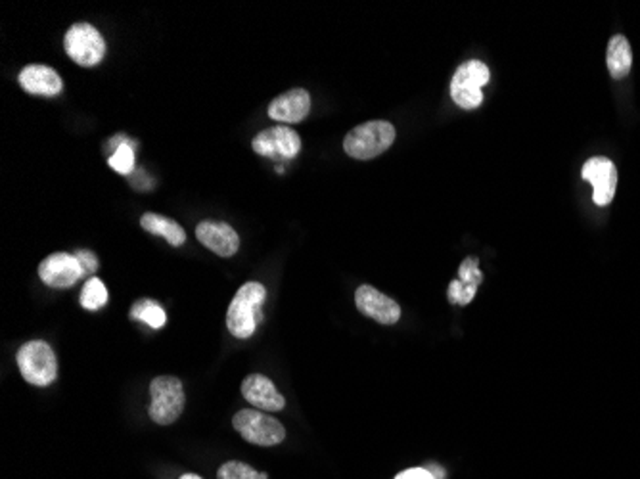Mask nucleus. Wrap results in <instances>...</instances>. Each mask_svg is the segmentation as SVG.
Listing matches in <instances>:
<instances>
[{
  "label": "nucleus",
  "mask_w": 640,
  "mask_h": 479,
  "mask_svg": "<svg viewBox=\"0 0 640 479\" xmlns=\"http://www.w3.org/2000/svg\"><path fill=\"white\" fill-rule=\"evenodd\" d=\"M475 291H478V288H473V286H466L464 282L461 280H452L449 284V301L452 305H468L473 296H475Z\"/></svg>",
  "instance_id": "obj_23"
},
{
  "label": "nucleus",
  "mask_w": 640,
  "mask_h": 479,
  "mask_svg": "<svg viewBox=\"0 0 640 479\" xmlns=\"http://www.w3.org/2000/svg\"><path fill=\"white\" fill-rule=\"evenodd\" d=\"M251 148L258 156L274 161H288L294 159L301 150V138L300 135L286 125L270 127L261 131L253 138Z\"/></svg>",
  "instance_id": "obj_8"
},
{
  "label": "nucleus",
  "mask_w": 640,
  "mask_h": 479,
  "mask_svg": "<svg viewBox=\"0 0 640 479\" xmlns=\"http://www.w3.org/2000/svg\"><path fill=\"white\" fill-rule=\"evenodd\" d=\"M395 127L388 121H369L355 127L343 140L345 154L367 161L386 152L395 142Z\"/></svg>",
  "instance_id": "obj_2"
},
{
  "label": "nucleus",
  "mask_w": 640,
  "mask_h": 479,
  "mask_svg": "<svg viewBox=\"0 0 640 479\" xmlns=\"http://www.w3.org/2000/svg\"><path fill=\"white\" fill-rule=\"evenodd\" d=\"M489 67L480 60L464 62L454 71L451 81V98L462 109H475L483 102L482 88L489 83Z\"/></svg>",
  "instance_id": "obj_4"
},
{
  "label": "nucleus",
  "mask_w": 640,
  "mask_h": 479,
  "mask_svg": "<svg viewBox=\"0 0 640 479\" xmlns=\"http://www.w3.org/2000/svg\"><path fill=\"white\" fill-rule=\"evenodd\" d=\"M107 303V290L100 279H88L81 291V307L86 311H98Z\"/></svg>",
  "instance_id": "obj_19"
},
{
  "label": "nucleus",
  "mask_w": 640,
  "mask_h": 479,
  "mask_svg": "<svg viewBox=\"0 0 640 479\" xmlns=\"http://www.w3.org/2000/svg\"><path fill=\"white\" fill-rule=\"evenodd\" d=\"M267 298V290L259 282H248L236 291V296L227 311V328L238 340L253 336L255 328L263 321L261 305Z\"/></svg>",
  "instance_id": "obj_1"
},
{
  "label": "nucleus",
  "mask_w": 640,
  "mask_h": 479,
  "mask_svg": "<svg viewBox=\"0 0 640 479\" xmlns=\"http://www.w3.org/2000/svg\"><path fill=\"white\" fill-rule=\"evenodd\" d=\"M581 177L593 184V201L596 206H608L617 189V169L608 158H591L583 165Z\"/></svg>",
  "instance_id": "obj_10"
},
{
  "label": "nucleus",
  "mask_w": 640,
  "mask_h": 479,
  "mask_svg": "<svg viewBox=\"0 0 640 479\" xmlns=\"http://www.w3.org/2000/svg\"><path fill=\"white\" fill-rule=\"evenodd\" d=\"M242 395L255 409L277 413L286 407V399L263 374H251L242 382Z\"/></svg>",
  "instance_id": "obj_14"
},
{
  "label": "nucleus",
  "mask_w": 640,
  "mask_h": 479,
  "mask_svg": "<svg viewBox=\"0 0 640 479\" xmlns=\"http://www.w3.org/2000/svg\"><path fill=\"white\" fill-rule=\"evenodd\" d=\"M107 163L114 171H117L121 175H129L135 168V152H133L131 142L127 140L125 144H121L119 148L112 156H109Z\"/></svg>",
  "instance_id": "obj_21"
},
{
  "label": "nucleus",
  "mask_w": 640,
  "mask_h": 479,
  "mask_svg": "<svg viewBox=\"0 0 640 479\" xmlns=\"http://www.w3.org/2000/svg\"><path fill=\"white\" fill-rule=\"evenodd\" d=\"M196 238L208 250L221 257H232L240 248V238L236 230L227 223H218V220H202L196 227Z\"/></svg>",
  "instance_id": "obj_12"
},
{
  "label": "nucleus",
  "mask_w": 640,
  "mask_h": 479,
  "mask_svg": "<svg viewBox=\"0 0 640 479\" xmlns=\"http://www.w3.org/2000/svg\"><path fill=\"white\" fill-rule=\"evenodd\" d=\"M232 426L246 441L259 447H274L286 439L282 423L277 418L259 413L258 409H244L236 413Z\"/></svg>",
  "instance_id": "obj_6"
},
{
  "label": "nucleus",
  "mask_w": 640,
  "mask_h": 479,
  "mask_svg": "<svg viewBox=\"0 0 640 479\" xmlns=\"http://www.w3.org/2000/svg\"><path fill=\"white\" fill-rule=\"evenodd\" d=\"M355 303L364 317H371L383 326H391L401 319L399 303L369 284L359 286L355 293Z\"/></svg>",
  "instance_id": "obj_11"
},
{
  "label": "nucleus",
  "mask_w": 640,
  "mask_h": 479,
  "mask_svg": "<svg viewBox=\"0 0 640 479\" xmlns=\"http://www.w3.org/2000/svg\"><path fill=\"white\" fill-rule=\"evenodd\" d=\"M131 319L133 321H142L144 324H148L150 328H161L168 322L166 311L161 309V305L154 300H140L133 305L131 309Z\"/></svg>",
  "instance_id": "obj_18"
},
{
  "label": "nucleus",
  "mask_w": 640,
  "mask_h": 479,
  "mask_svg": "<svg viewBox=\"0 0 640 479\" xmlns=\"http://www.w3.org/2000/svg\"><path fill=\"white\" fill-rule=\"evenodd\" d=\"M395 479H435L428 468H411L395 475Z\"/></svg>",
  "instance_id": "obj_25"
},
{
  "label": "nucleus",
  "mask_w": 640,
  "mask_h": 479,
  "mask_svg": "<svg viewBox=\"0 0 640 479\" xmlns=\"http://www.w3.org/2000/svg\"><path fill=\"white\" fill-rule=\"evenodd\" d=\"M17 81H20L22 88L33 97H56L60 95L64 87L58 71H54L52 67L41 66V64L25 66Z\"/></svg>",
  "instance_id": "obj_15"
},
{
  "label": "nucleus",
  "mask_w": 640,
  "mask_h": 479,
  "mask_svg": "<svg viewBox=\"0 0 640 479\" xmlns=\"http://www.w3.org/2000/svg\"><path fill=\"white\" fill-rule=\"evenodd\" d=\"M39 276L50 288H69L86 274L76 255L60 251L48 255L46 260L41 261Z\"/></svg>",
  "instance_id": "obj_9"
},
{
  "label": "nucleus",
  "mask_w": 640,
  "mask_h": 479,
  "mask_svg": "<svg viewBox=\"0 0 640 479\" xmlns=\"http://www.w3.org/2000/svg\"><path fill=\"white\" fill-rule=\"evenodd\" d=\"M76 257L79 260V263L83 265L85 269V274H93L97 272L98 269V260H97V255L93 251H86V250H81L76 253Z\"/></svg>",
  "instance_id": "obj_24"
},
{
  "label": "nucleus",
  "mask_w": 640,
  "mask_h": 479,
  "mask_svg": "<svg viewBox=\"0 0 640 479\" xmlns=\"http://www.w3.org/2000/svg\"><path fill=\"white\" fill-rule=\"evenodd\" d=\"M64 48L67 56L83 67H95L106 56L104 36L90 24L71 25L64 36Z\"/></svg>",
  "instance_id": "obj_7"
},
{
  "label": "nucleus",
  "mask_w": 640,
  "mask_h": 479,
  "mask_svg": "<svg viewBox=\"0 0 640 479\" xmlns=\"http://www.w3.org/2000/svg\"><path fill=\"white\" fill-rule=\"evenodd\" d=\"M269 475L265 472H258L255 468L244 464V463H227L217 472V479H267Z\"/></svg>",
  "instance_id": "obj_20"
},
{
  "label": "nucleus",
  "mask_w": 640,
  "mask_h": 479,
  "mask_svg": "<svg viewBox=\"0 0 640 479\" xmlns=\"http://www.w3.org/2000/svg\"><path fill=\"white\" fill-rule=\"evenodd\" d=\"M15 361L24 380L36 385V388H46L58 376L56 353L43 340L24 343L15 355Z\"/></svg>",
  "instance_id": "obj_3"
},
{
  "label": "nucleus",
  "mask_w": 640,
  "mask_h": 479,
  "mask_svg": "<svg viewBox=\"0 0 640 479\" xmlns=\"http://www.w3.org/2000/svg\"><path fill=\"white\" fill-rule=\"evenodd\" d=\"M459 280L464 282L466 286L480 288V284L483 282V274L480 270L478 257H466L459 269Z\"/></svg>",
  "instance_id": "obj_22"
},
{
  "label": "nucleus",
  "mask_w": 640,
  "mask_h": 479,
  "mask_svg": "<svg viewBox=\"0 0 640 479\" xmlns=\"http://www.w3.org/2000/svg\"><path fill=\"white\" fill-rule=\"evenodd\" d=\"M150 418L159 426H169L185 411V390L175 376H157L150 383Z\"/></svg>",
  "instance_id": "obj_5"
},
{
  "label": "nucleus",
  "mask_w": 640,
  "mask_h": 479,
  "mask_svg": "<svg viewBox=\"0 0 640 479\" xmlns=\"http://www.w3.org/2000/svg\"><path fill=\"white\" fill-rule=\"evenodd\" d=\"M180 479H202V477L196 475V474H185V475H182Z\"/></svg>",
  "instance_id": "obj_26"
},
{
  "label": "nucleus",
  "mask_w": 640,
  "mask_h": 479,
  "mask_svg": "<svg viewBox=\"0 0 640 479\" xmlns=\"http://www.w3.org/2000/svg\"><path fill=\"white\" fill-rule=\"evenodd\" d=\"M310 112V97L305 88H291L269 104V116L280 123H300Z\"/></svg>",
  "instance_id": "obj_13"
},
{
  "label": "nucleus",
  "mask_w": 640,
  "mask_h": 479,
  "mask_svg": "<svg viewBox=\"0 0 640 479\" xmlns=\"http://www.w3.org/2000/svg\"><path fill=\"white\" fill-rule=\"evenodd\" d=\"M140 227L150 232V234H157L161 238H166L171 246H182L187 242V232L182 229L177 220L163 217L157 213H144L140 217Z\"/></svg>",
  "instance_id": "obj_17"
},
{
  "label": "nucleus",
  "mask_w": 640,
  "mask_h": 479,
  "mask_svg": "<svg viewBox=\"0 0 640 479\" xmlns=\"http://www.w3.org/2000/svg\"><path fill=\"white\" fill-rule=\"evenodd\" d=\"M606 62L610 76L614 79H625L633 66V50L627 41V36L624 35H614L608 43V52H606Z\"/></svg>",
  "instance_id": "obj_16"
}]
</instances>
